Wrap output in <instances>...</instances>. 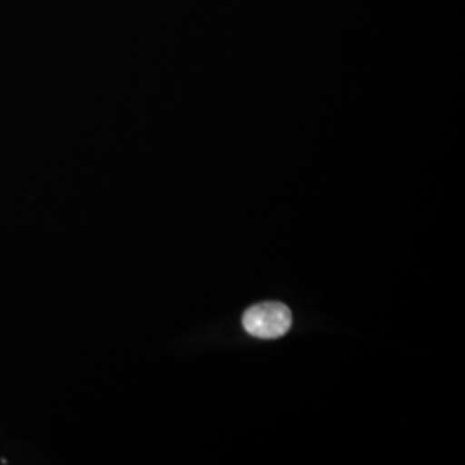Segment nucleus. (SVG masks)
<instances>
[{
    "label": "nucleus",
    "instance_id": "obj_1",
    "mask_svg": "<svg viewBox=\"0 0 465 465\" xmlns=\"http://www.w3.org/2000/svg\"><path fill=\"white\" fill-rule=\"evenodd\" d=\"M292 326L290 309L278 302H267L250 307L243 314V328L255 338H280Z\"/></svg>",
    "mask_w": 465,
    "mask_h": 465
}]
</instances>
